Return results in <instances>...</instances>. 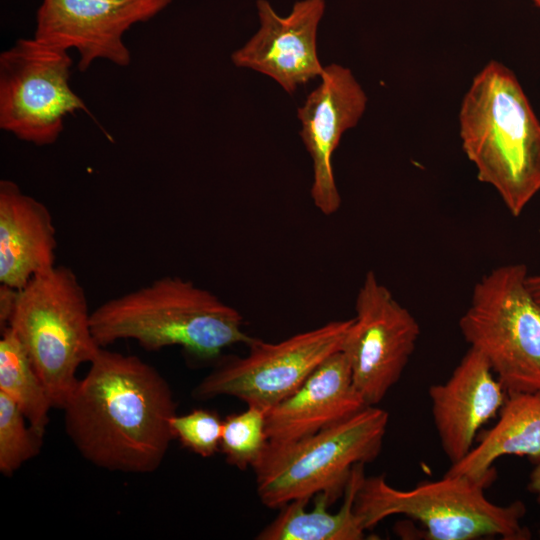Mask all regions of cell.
<instances>
[{
    "label": "cell",
    "mask_w": 540,
    "mask_h": 540,
    "mask_svg": "<svg viewBox=\"0 0 540 540\" xmlns=\"http://www.w3.org/2000/svg\"><path fill=\"white\" fill-rule=\"evenodd\" d=\"M172 0H43L36 12L34 37L79 54L85 72L96 60L127 67L131 53L123 37L133 25L149 21Z\"/></svg>",
    "instance_id": "obj_11"
},
{
    "label": "cell",
    "mask_w": 540,
    "mask_h": 540,
    "mask_svg": "<svg viewBox=\"0 0 540 540\" xmlns=\"http://www.w3.org/2000/svg\"><path fill=\"white\" fill-rule=\"evenodd\" d=\"M259 30L231 55L239 68H248L276 81L287 93L320 77L324 67L317 53V29L325 0L296 2L287 17L279 16L266 0L257 1Z\"/></svg>",
    "instance_id": "obj_13"
},
{
    "label": "cell",
    "mask_w": 540,
    "mask_h": 540,
    "mask_svg": "<svg viewBox=\"0 0 540 540\" xmlns=\"http://www.w3.org/2000/svg\"><path fill=\"white\" fill-rule=\"evenodd\" d=\"M69 51L35 38L18 39L0 54V128L37 146L55 143L68 115L87 105L70 86Z\"/></svg>",
    "instance_id": "obj_8"
},
{
    "label": "cell",
    "mask_w": 540,
    "mask_h": 540,
    "mask_svg": "<svg viewBox=\"0 0 540 540\" xmlns=\"http://www.w3.org/2000/svg\"><path fill=\"white\" fill-rule=\"evenodd\" d=\"M428 395L442 450L454 464L473 448L481 427L498 416L507 392L487 359L469 347L448 379L431 385Z\"/></svg>",
    "instance_id": "obj_14"
},
{
    "label": "cell",
    "mask_w": 540,
    "mask_h": 540,
    "mask_svg": "<svg viewBox=\"0 0 540 540\" xmlns=\"http://www.w3.org/2000/svg\"><path fill=\"white\" fill-rule=\"evenodd\" d=\"M492 482L445 473L441 479L403 490L388 484L384 475L365 477L354 510L365 530L389 516L403 515L418 522L430 540L530 539L531 532L522 523L524 503L490 501L484 491Z\"/></svg>",
    "instance_id": "obj_4"
},
{
    "label": "cell",
    "mask_w": 540,
    "mask_h": 540,
    "mask_svg": "<svg viewBox=\"0 0 540 540\" xmlns=\"http://www.w3.org/2000/svg\"><path fill=\"white\" fill-rule=\"evenodd\" d=\"M0 392L9 397L29 425L44 436L53 405L27 352L10 327L1 330Z\"/></svg>",
    "instance_id": "obj_19"
},
{
    "label": "cell",
    "mask_w": 540,
    "mask_h": 540,
    "mask_svg": "<svg viewBox=\"0 0 540 540\" xmlns=\"http://www.w3.org/2000/svg\"><path fill=\"white\" fill-rule=\"evenodd\" d=\"M526 283L533 296L540 300V274H528Z\"/></svg>",
    "instance_id": "obj_25"
},
{
    "label": "cell",
    "mask_w": 540,
    "mask_h": 540,
    "mask_svg": "<svg viewBox=\"0 0 540 540\" xmlns=\"http://www.w3.org/2000/svg\"><path fill=\"white\" fill-rule=\"evenodd\" d=\"M101 347L132 339L146 351L179 346L190 357L210 361L234 344L256 338L243 331V317L212 292L177 276H163L107 300L91 312Z\"/></svg>",
    "instance_id": "obj_2"
},
{
    "label": "cell",
    "mask_w": 540,
    "mask_h": 540,
    "mask_svg": "<svg viewBox=\"0 0 540 540\" xmlns=\"http://www.w3.org/2000/svg\"><path fill=\"white\" fill-rule=\"evenodd\" d=\"M25 421L16 404L0 392V472L3 475L11 476L40 452L44 436Z\"/></svg>",
    "instance_id": "obj_21"
},
{
    "label": "cell",
    "mask_w": 540,
    "mask_h": 540,
    "mask_svg": "<svg viewBox=\"0 0 540 540\" xmlns=\"http://www.w3.org/2000/svg\"><path fill=\"white\" fill-rule=\"evenodd\" d=\"M459 120L462 148L477 178L520 216L540 192V122L514 73L489 62L465 94Z\"/></svg>",
    "instance_id": "obj_3"
},
{
    "label": "cell",
    "mask_w": 540,
    "mask_h": 540,
    "mask_svg": "<svg viewBox=\"0 0 540 540\" xmlns=\"http://www.w3.org/2000/svg\"><path fill=\"white\" fill-rule=\"evenodd\" d=\"M388 413L366 406L351 417L288 443H268L253 468L261 502L273 509L326 492L343 496L353 468L381 451Z\"/></svg>",
    "instance_id": "obj_6"
},
{
    "label": "cell",
    "mask_w": 540,
    "mask_h": 540,
    "mask_svg": "<svg viewBox=\"0 0 540 540\" xmlns=\"http://www.w3.org/2000/svg\"><path fill=\"white\" fill-rule=\"evenodd\" d=\"M320 84L298 108L300 136L313 162L310 190L315 207L332 215L341 206L332 156L343 133L357 125L367 96L350 69L338 64L324 67Z\"/></svg>",
    "instance_id": "obj_12"
},
{
    "label": "cell",
    "mask_w": 540,
    "mask_h": 540,
    "mask_svg": "<svg viewBox=\"0 0 540 540\" xmlns=\"http://www.w3.org/2000/svg\"><path fill=\"white\" fill-rule=\"evenodd\" d=\"M49 209L12 180L0 181V284L21 289L56 266Z\"/></svg>",
    "instance_id": "obj_16"
},
{
    "label": "cell",
    "mask_w": 540,
    "mask_h": 540,
    "mask_svg": "<svg viewBox=\"0 0 540 540\" xmlns=\"http://www.w3.org/2000/svg\"><path fill=\"white\" fill-rule=\"evenodd\" d=\"M266 413L267 410L248 406L223 420L220 450L229 465L245 470L259 462L269 443Z\"/></svg>",
    "instance_id": "obj_20"
},
{
    "label": "cell",
    "mask_w": 540,
    "mask_h": 540,
    "mask_svg": "<svg viewBox=\"0 0 540 540\" xmlns=\"http://www.w3.org/2000/svg\"><path fill=\"white\" fill-rule=\"evenodd\" d=\"M63 407L65 431L80 455L114 472L147 474L174 439L169 383L137 356L101 347Z\"/></svg>",
    "instance_id": "obj_1"
},
{
    "label": "cell",
    "mask_w": 540,
    "mask_h": 540,
    "mask_svg": "<svg viewBox=\"0 0 540 540\" xmlns=\"http://www.w3.org/2000/svg\"><path fill=\"white\" fill-rule=\"evenodd\" d=\"M17 289L0 284V326L1 330L7 327L11 316Z\"/></svg>",
    "instance_id": "obj_23"
},
{
    "label": "cell",
    "mask_w": 540,
    "mask_h": 540,
    "mask_svg": "<svg viewBox=\"0 0 540 540\" xmlns=\"http://www.w3.org/2000/svg\"><path fill=\"white\" fill-rule=\"evenodd\" d=\"M527 488L534 495L537 502L540 503V463L535 464L532 469Z\"/></svg>",
    "instance_id": "obj_24"
},
{
    "label": "cell",
    "mask_w": 540,
    "mask_h": 540,
    "mask_svg": "<svg viewBox=\"0 0 540 540\" xmlns=\"http://www.w3.org/2000/svg\"><path fill=\"white\" fill-rule=\"evenodd\" d=\"M366 406L345 355L337 351L295 392L267 410L269 442L288 443L304 438L351 417Z\"/></svg>",
    "instance_id": "obj_15"
},
{
    "label": "cell",
    "mask_w": 540,
    "mask_h": 540,
    "mask_svg": "<svg viewBox=\"0 0 540 540\" xmlns=\"http://www.w3.org/2000/svg\"><path fill=\"white\" fill-rule=\"evenodd\" d=\"M85 290L71 268L56 265L17 290L10 327L42 380L53 408L63 409L101 346L90 324Z\"/></svg>",
    "instance_id": "obj_5"
},
{
    "label": "cell",
    "mask_w": 540,
    "mask_h": 540,
    "mask_svg": "<svg viewBox=\"0 0 540 540\" xmlns=\"http://www.w3.org/2000/svg\"><path fill=\"white\" fill-rule=\"evenodd\" d=\"M522 263L491 270L474 286L459 320L469 347L479 351L507 393L540 391V300Z\"/></svg>",
    "instance_id": "obj_7"
},
{
    "label": "cell",
    "mask_w": 540,
    "mask_h": 540,
    "mask_svg": "<svg viewBox=\"0 0 540 540\" xmlns=\"http://www.w3.org/2000/svg\"><path fill=\"white\" fill-rule=\"evenodd\" d=\"M353 318L330 321L277 343L256 338L244 357L222 361L195 387L196 399L221 395L269 410L293 392L329 356L341 350Z\"/></svg>",
    "instance_id": "obj_9"
},
{
    "label": "cell",
    "mask_w": 540,
    "mask_h": 540,
    "mask_svg": "<svg viewBox=\"0 0 540 540\" xmlns=\"http://www.w3.org/2000/svg\"><path fill=\"white\" fill-rule=\"evenodd\" d=\"M533 2L540 8V0H533Z\"/></svg>",
    "instance_id": "obj_26"
},
{
    "label": "cell",
    "mask_w": 540,
    "mask_h": 540,
    "mask_svg": "<svg viewBox=\"0 0 540 540\" xmlns=\"http://www.w3.org/2000/svg\"><path fill=\"white\" fill-rule=\"evenodd\" d=\"M174 439L203 457H211L220 450L223 420L207 409H194L183 415H174L170 422Z\"/></svg>",
    "instance_id": "obj_22"
},
{
    "label": "cell",
    "mask_w": 540,
    "mask_h": 540,
    "mask_svg": "<svg viewBox=\"0 0 540 540\" xmlns=\"http://www.w3.org/2000/svg\"><path fill=\"white\" fill-rule=\"evenodd\" d=\"M341 351L367 406L379 404L400 380L420 335L415 317L368 271Z\"/></svg>",
    "instance_id": "obj_10"
},
{
    "label": "cell",
    "mask_w": 540,
    "mask_h": 540,
    "mask_svg": "<svg viewBox=\"0 0 540 540\" xmlns=\"http://www.w3.org/2000/svg\"><path fill=\"white\" fill-rule=\"evenodd\" d=\"M508 455L540 463V391L507 393L496 424L446 473L494 481L493 464Z\"/></svg>",
    "instance_id": "obj_17"
},
{
    "label": "cell",
    "mask_w": 540,
    "mask_h": 540,
    "mask_svg": "<svg viewBox=\"0 0 540 540\" xmlns=\"http://www.w3.org/2000/svg\"><path fill=\"white\" fill-rule=\"evenodd\" d=\"M364 465L357 464L343 493V504L329 512L334 501L326 492L314 496V505L306 510L310 499H297L281 507L278 516L256 537L259 540H361L365 529L354 510L357 491L365 478Z\"/></svg>",
    "instance_id": "obj_18"
}]
</instances>
